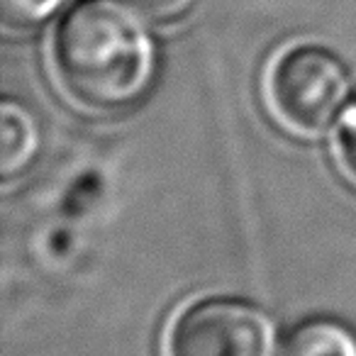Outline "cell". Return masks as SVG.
Masks as SVG:
<instances>
[{
    "label": "cell",
    "instance_id": "52a82bcc",
    "mask_svg": "<svg viewBox=\"0 0 356 356\" xmlns=\"http://www.w3.org/2000/svg\"><path fill=\"white\" fill-rule=\"evenodd\" d=\"M337 156L349 181L356 184V103L344 113L337 132Z\"/></svg>",
    "mask_w": 356,
    "mask_h": 356
},
{
    "label": "cell",
    "instance_id": "8992f818",
    "mask_svg": "<svg viewBox=\"0 0 356 356\" xmlns=\"http://www.w3.org/2000/svg\"><path fill=\"white\" fill-rule=\"evenodd\" d=\"M64 0H0L3 20L10 27H32L47 20Z\"/></svg>",
    "mask_w": 356,
    "mask_h": 356
},
{
    "label": "cell",
    "instance_id": "5b68a950",
    "mask_svg": "<svg viewBox=\"0 0 356 356\" xmlns=\"http://www.w3.org/2000/svg\"><path fill=\"white\" fill-rule=\"evenodd\" d=\"M278 356H356V334L337 320L315 317L286 337Z\"/></svg>",
    "mask_w": 356,
    "mask_h": 356
},
{
    "label": "cell",
    "instance_id": "ba28073f",
    "mask_svg": "<svg viewBox=\"0 0 356 356\" xmlns=\"http://www.w3.org/2000/svg\"><path fill=\"white\" fill-rule=\"evenodd\" d=\"M137 15L152 22H173L193 8L195 0H127Z\"/></svg>",
    "mask_w": 356,
    "mask_h": 356
},
{
    "label": "cell",
    "instance_id": "277c9868",
    "mask_svg": "<svg viewBox=\"0 0 356 356\" xmlns=\"http://www.w3.org/2000/svg\"><path fill=\"white\" fill-rule=\"evenodd\" d=\"M40 152L37 120L20 103L6 100L0 108V171L3 178L20 176Z\"/></svg>",
    "mask_w": 356,
    "mask_h": 356
},
{
    "label": "cell",
    "instance_id": "6da1fadb",
    "mask_svg": "<svg viewBox=\"0 0 356 356\" xmlns=\"http://www.w3.org/2000/svg\"><path fill=\"white\" fill-rule=\"evenodd\" d=\"M120 0H79L59 20L51 61L64 93L90 113H120L154 81L152 37Z\"/></svg>",
    "mask_w": 356,
    "mask_h": 356
},
{
    "label": "cell",
    "instance_id": "3957f363",
    "mask_svg": "<svg viewBox=\"0 0 356 356\" xmlns=\"http://www.w3.org/2000/svg\"><path fill=\"white\" fill-rule=\"evenodd\" d=\"M163 356H278L276 325L242 298H203L173 315Z\"/></svg>",
    "mask_w": 356,
    "mask_h": 356
},
{
    "label": "cell",
    "instance_id": "7a4b0ae2",
    "mask_svg": "<svg viewBox=\"0 0 356 356\" xmlns=\"http://www.w3.org/2000/svg\"><path fill=\"white\" fill-rule=\"evenodd\" d=\"M266 103L283 129L298 137H320L334 124L351 93L344 64L315 44H291L271 59Z\"/></svg>",
    "mask_w": 356,
    "mask_h": 356
}]
</instances>
